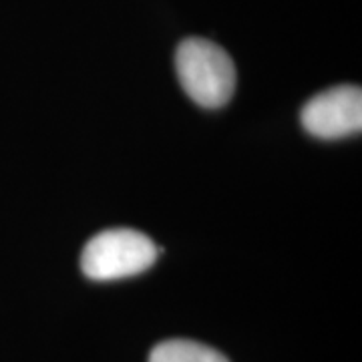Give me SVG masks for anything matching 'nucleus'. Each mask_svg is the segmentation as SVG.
Listing matches in <instances>:
<instances>
[{
	"label": "nucleus",
	"instance_id": "obj_3",
	"mask_svg": "<svg viewBox=\"0 0 362 362\" xmlns=\"http://www.w3.org/2000/svg\"><path fill=\"white\" fill-rule=\"evenodd\" d=\"M302 125L314 137L340 139L362 129V90L340 85L318 93L302 107Z\"/></svg>",
	"mask_w": 362,
	"mask_h": 362
},
{
	"label": "nucleus",
	"instance_id": "obj_2",
	"mask_svg": "<svg viewBox=\"0 0 362 362\" xmlns=\"http://www.w3.org/2000/svg\"><path fill=\"white\" fill-rule=\"evenodd\" d=\"M159 247L145 233L135 230H105L90 238L81 256V270L97 282L131 278L149 270Z\"/></svg>",
	"mask_w": 362,
	"mask_h": 362
},
{
	"label": "nucleus",
	"instance_id": "obj_1",
	"mask_svg": "<svg viewBox=\"0 0 362 362\" xmlns=\"http://www.w3.org/2000/svg\"><path fill=\"white\" fill-rule=\"evenodd\" d=\"M175 69L181 87L199 107L218 109L235 90V65L232 57L211 40L185 39L175 52Z\"/></svg>",
	"mask_w": 362,
	"mask_h": 362
},
{
	"label": "nucleus",
	"instance_id": "obj_4",
	"mask_svg": "<svg viewBox=\"0 0 362 362\" xmlns=\"http://www.w3.org/2000/svg\"><path fill=\"white\" fill-rule=\"evenodd\" d=\"M149 362H230L221 352L194 340H165L149 354Z\"/></svg>",
	"mask_w": 362,
	"mask_h": 362
}]
</instances>
